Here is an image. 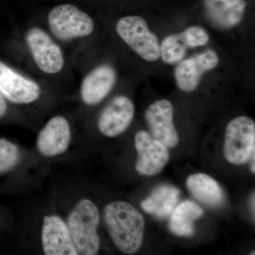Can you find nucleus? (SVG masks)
Listing matches in <instances>:
<instances>
[{"mask_svg":"<svg viewBox=\"0 0 255 255\" xmlns=\"http://www.w3.org/2000/svg\"><path fill=\"white\" fill-rule=\"evenodd\" d=\"M255 151L253 152V155H252L251 159V170L252 173H255Z\"/></svg>","mask_w":255,"mask_h":255,"instance_id":"obj_23","label":"nucleus"},{"mask_svg":"<svg viewBox=\"0 0 255 255\" xmlns=\"http://www.w3.org/2000/svg\"><path fill=\"white\" fill-rule=\"evenodd\" d=\"M48 21L50 31L62 41L89 36L95 28L92 18L73 4L55 6L48 14Z\"/></svg>","mask_w":255,"mask_h":255,"instance_id":"obj_5","label":"nucleus"},{"mask_svg":"<svg viewBox=\"0 0 255 255\" xmlns=\"http://www.w3.org/2000/svg\"><path fill=\"white\" fill-rule=\"evenodd\" d=\"M179 194L180 191L173 186L161 185L142 201L140 205L147 214L164 219L170 216L177 206Z\"/></svg>","mask_w":255,"mask_h":255,"instance_id":"obj_18","label":"nucleus"},{"mask_svg":"<svg viewBox=\"0 0 255 255\" xmlns=\"http://www.w3.org/2000/svg\"><path fill=\"white\" fill-rule=\"evenodd\" d=\"M255 151V123L246 116L233 119L225 134L223 154L229 163L241 165L251 159Z\"/></svg>","mask_w":255,"mask_h":255,"instance_id":"obj_3","label":"nucleus"},{"mask_svg":"<svg viewBox=\"0 0 255 255\" xmlns=\"http://www.w3.org/2000/svg\"><path fill=\"white\" fill-rule=\"evenodd\" d=\"M219 63V56L212 50H206L183 60L174 70V78L178 87L183 92L194 91L203 75L216 68Z\"/></svg>","mask_w":255,"mask_h":255,"instance_id":"obj_10","label":"nucleus"},{"mask_svg":"<svg viewBox=\"0 0 255 255\" xmlns=\"http://www.w3.org/2000/svg\"><path fill=\"white\" fill-rule=\"evenodd\" d=\"M19 158L20 152L17 146L9 140L0 139V173L14 167Z\"/></svg>","mask_w":255,"mask_h":255,"instance_id":"obj_20","label":"nucleus"},{"mask_svg":"<svg viewBox=\"0 0 255 255\" xmlns=\"http://www.w3.org/2000/svg\"><path fill=\"white\" fill-rule=\"evenodd\" d=\"M100 221L98 208L87 199L79 201L69 214L67 226L78 255H95L98 253L100 239L97 228Z\"/></svg>","mask_w":255,"mask_h":255,"instance_id":"obj_2","label":"nucleus"},{"mask_svg":"<svg viewBox=\"0 0 255 255\" xmlns=\"http://www.w3.org/2000/svg\"><path fill=\"white\" fill-rule=\"evenodd\" d=\"M253 197H252L251 204H252V209H253V216L255 217V194H253Z\"/></svg>","mask_w":255,"mask_h":255,"instance_id":"obj_24","label":"nucleus"},{"mask_svg":"<svg viewBox=\"0 0 255 255\" xmlns=\"http://www.w3.org/2000/svg\"><path fill=\"white\" fill-rule=\"evenodd\" d=\"M119 36L142 59L156 61L160 57V46L155 33L149 30L143 18L128 16L120 18L116 26Z\"/></svg>","mask_w":255,"mask_h":255,"instance_id":"obj_4","label":"nucleus"},{"mask_svg":"<svg viewBox=\"0 0 255 255\" xmlns=\"http://www.w3.org/2000/svg\"><path fill=\"white\" fill-rule=\"evenodd\" d=\"M26 43L38 68L47 74L58 73L64 58L59 46L41 28H32L26 34Z\"/></svg>","mask_w":255,"mask_h":255,"instance_id":"obj_7","label":"nucleus"},{"mask_svg":"<svg viewBox=\"0 0 255 255\" xmlns=\"http://www.w3.org/2000/svg\"><path fill=\"white\" fill-rule=\"evenodd\" d=\"M41 242L45 255H78L70 237L67 223L55 215L43 218Z\"/></svg>","mask_w":255,"mask_h":255,"instance_id":"obj_12","label":"nucleus"},{"mask_svg":"<svg viewBox=\"0 0 255 255\" xmlns=\"http://www.w3.org/2000/svg\"><path fill=\"white\" fill-rule=\"evenodd\" d=\"M135 114L132 101L124 95L114 97L104 109L98 119L99 130L107 137H116L130 127Z\"/></svg>","mask_w":255,"mask_h":255,"instance_id":"obj_9","label":"nucleus"},{"mask_svg":"<svg viewBox=\"0 0 255 255\" xmlns=\"http://www.w3.org/2000/svg\"><path fill=\"white\" fill-rule=\"evenodd\" d=\"M105 221L116 247L124 254H135L141 248L145 220L141 213L126 201L110 203L105 207Z\"/></svg>","mask_w":255,"mask_h":255,"instance_id":"obj_1","label":"nucleus"},{"mask_svg":"<svg viewBox=\"0 0 255 255\" xmlns=\"http://www.w3.org/2000/svg\"><path fill=\"white\" fill-rule=\"evenodd\" d=\"M0 92L12 103L29 104L39 98L38 85L0 62Z\"/></svg>","mask_w":255,"mask_h":255,"instance_id":"obj_11","label":"nucleus"},{"mask_svg":"<svg viewBox=\"0 0 255 255\" xmlns=\"http://www.w3.org/2000/svg\"><path fill=\"white\" fill-rule=\"evenodd\" d=\"M117 82V73L110 65L94 69L82 82L81 97L87 105L100 103L112 91Z\"/></svg>","mask_w":255,"mask_h":255,"instance_id":"obj_14","label":"nucleus"},{"mask_svg":"<svg viewBox=\"0 0 255 255\" xmlns=\"http://www.w3.org/2000/svg\"><path fill=\"white\" fill-rule=\"evenodd\" d=\"M7 111V106L5 102L4 96L0 92V118L4 117Z\"/></svg>","mask_w":255,"mask_h":255,"instance_id":"obj_22","label":"nucleus"},{"mask_svg":"<svg viewBox=\"0 0 255 255\" xmlns=\"http://www.w3.org/2000/svg\"><path fill=\"white\" fill-rule=\"evenodd\" d=\"M187 185L191 194L205 205L219 208L226 201V195L222 188L214 178L208 174H191L187 178Z\"/></svg>","mask_w":255,"mask_h":255,"instance_id":"obj_16","label":"nucleus"},{"mask_svg":"<svg viewBox=\"0 0 255 255\" xmlns=\"http://www.w3.org/2000/svg\"><path fill=\"white\" fill-rule=\"evenodd\" d=\"M173 118V107L167 100L156 101L145 111V119L150 135L168 148H174L179 142Z\"/></svg>","mask_w":255,"mask_h":255,"instance_id":"obj_8","label":"nucleus"},{"mask_svg":"<svg viewBox=\"0 0 255 255\" xmlns=\"http://www.w3.org/2000/svg\"><path fill=\"white\" fill-rule=\"evenodd\" d=\"M187 46L180 34L169 35L165 37L160 46V56L164 63L176 64L182 60L186 55Z\"/></svg>","mask_w":255,"mask_h":255,"instance_id":"obj_19","label":"nucleus"},{"mask_svg":"<svg viewBox=\"0 0 255 255\" xmlns=\"http://www.w3.org/2000/svg\"><path fill=\"white\" fill-rule=\"evenodd\" d=\"M179 34L187 48L205 46L209 43V33L201 26H191Z\"/></svg>","mask_w":255,"mask_h":255,"instance_id":"obj_21","label":"nucleus"},{"mask_svg":"<svg viewBox=\"0 0 255 255\" xmlns=\"http://www.w3.org/2000/svg\"><path fill=\"white\" fill-rule=\"evenodd\" d=\"M204 5L210 21L221 28L239 24L247 6L245 0H204Z\"/></svg>","mask_w":255,"mask_h":255,"instance_id":"obj_15","label":"nucleus"},{"mask_svg":"<svg viewBox=\"0 0 255 255\" xmlns=\"http://www.w3.org/2000/svg\"><path fill=\"white\" fill-rule=\"evenodd\" d=\"M204 214L203 209L194 201H183L174 208L170 215L169 230L179 237H191L195 233L194 222Z\"/></svg>","mask_w":255,"mask_h":255,"instance_id":"obj_17","label":"nucleus"},{"mask_svg":"<svg viewBox=\"0 0 255 255\" xmlns=\"http://www.w3.org/2000/svg\"><path fill=\"white\" fill-rule=\"evenodd\" d=\"M135 147L137 153L135 169L140 175L158 174L168 163V147L145 130L135 134Z\"/></svg>","mask_w":255,"mask_h":255,"instance_id":"obj_6","label":"nucleus"},{"mask_svg":"<svg viewBox=\"0 0 255 255\" xmlns=\"http://www.w3.org/2000/svg\"><path fill=\"white\" fill-rule=\"evenodd\" d=\"M71 141V131L68 121L61 116H56L48 121L39 132L37 147L42 155L55 157L68 150Z\"/></svg>","mask_w":255,"mask_h":255,"instance_id":"obj_13","label":"nucleus"}]
</instances>
